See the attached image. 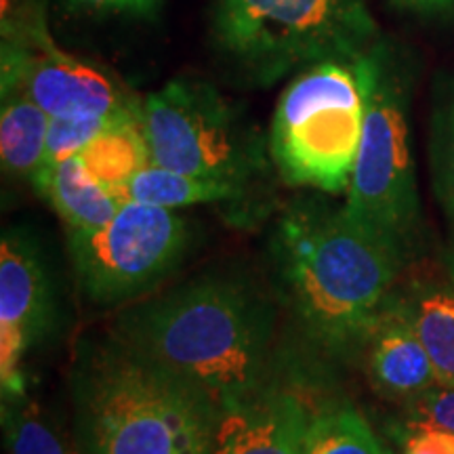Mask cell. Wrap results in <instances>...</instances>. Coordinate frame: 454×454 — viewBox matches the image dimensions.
I'll use <instances>...</instances> for the list:
<instances>
[{
    "label": "cell",
    "instance_id": "1",
    "mask_svg": "<svg viewBox=\"0 0 454 454\" xmlns=\"http://www.w3.org/2000/svg\"><path fill=\"white\" fill-rule=\"evenodd\" d=\"M274 320L251 282L207 274L129 305L112 334L223 411L271 385Z\"/></svg>",
    "mask_w": 454,
    "mask_h": 454
},
{
    "label": "cell",
    "instance_id": "2",
    "mask_svg": "<svg viewBox=\"0 0 454 454\" xmlns=\"http://www.w3.org/2000/svg\"><path fill=\"white\" fill-rule=\"evenodd\" d=\"M284 294L308 337L345 356L368 343L404 261L320 200L293 202L271 238Z\"/></svg>",
    "mask_w": 454,
    "mask_h": 454
},
{
    "label": "cell",
    "instance_id": "3",
    "mask_svg": "<svg viewBox=\"0 0 454 454\" xmlns=\"http://www.w3.org/2000/svg\"><path fill=\"white\" fill-rule=\"evenodd\" d=\"M70 394L78 454H213L221 408L110 333L82 340Z\"/></svg>",
    "mask_w": 454,
    "mask_h": 454
},
{
    "label": "cell",
    "instance_id": "4",
    "mask_svg": "<svg viewBox=\"0 0 454 454\" xmlns=\"http://www.w3.org/2000/svg\"><path fill=\"white\" fill-rule=\"evenodd\" d=\"M357 61L364 82V129L343 208L354 223L406 261L421 223L411 144L412 66L383 38Z\"/></svg>",
    "mask_w": 454,
    "mask_h": 454
},
{
    "label": "cell",
    "instance_id": "5",
    "mask_svg": "<svg viewBox=\"0 0 454 454\" xmlns=\"http://www.w3.org/2000/svg\"><path fill=\"white\" fill-rule=\"evenodd\" d=\"M221 57L259 84L326 59H354L379 41L364 0H215Z\"/></svg>",
    "mask_w": 454,
    "mask_h": 454
},
{
    "label": "cell",
    "instance_id": "6",
    "mask_svg": "<svg viewBox=\"0 0 454 454\" xmlns=\"http://www.w3.org/2000/svg\"><path fill=\"white\" fill-rule=\"evenodd\" d=\"M357 59L320 61L282 90L268 152L288 185L348 194L366 110Z\"/></svg>",
    "mask_w": 454,
    "mask_h": 454
},
{
    "label": "cell",
    "instance_id": "7",
    "mask_svg": "<svg viewBox=\"0 0 454 454\" xmlns=\"http://www.w3.org/2000/svg\"><path fill=\"white\" fill-rule=\"evenodd\" d=\"M152 162L247 187L268 167L263 139L211 82L173 78L144 99Z\"/></svg>",
    "mask_w": 454,
    "mask_h": 454
},
{
    "label": "cell",
    "instance_id": "8",
    "mask_svg": "<svg viewBox=\"0 0 454 454\" xmlns=\"http://www.w3.org/2000/svg\"><path fill=\"white\" fill-rule=\"evenodd\" d=\"M190 244L173 208L127 200L104 227L67 231L78 288L95 305H122L160 286Z\"/></svg>",
    "mask_w": 454,
    "mask_h": 454
},
{
    "label": "cell",
    "instance_id": "9",
    "mask_svg": "<svg viewBox=\"0 0 454 454\" xmlns=\"http://www.w3.org/2000/svg\"><path fill=\"white\" fill-rule=\"evenodd\" d=\"M0 84V95L21 90L51 118L116 116L144 106L104 67L57 47L44 17L38 24L3 34Z\"/></svg>",
    "mask_w": 454,
    "mask_h": 454
},
{
    "label": "cell",
    "instance_id": "10",
    "mask_svg": "<svg viewBox=\"0 0 454 454\" xmlns=\"http://www.w3.org/2000/svg\"><path fill=\"white\" fill-rule=\"evenodd\" d=\"M55 291L47 261L30 231L11 227L0 242V385L3 397L24 395V360L53 333Z\"/></svg>",
    "mask_w": 454,
    "mask_h": 454
},
{
    "label": "cell",
    "instance_id": "11",
    "mask_svg": "<svg viewBox=\"0 0 454 454\" xmlns=\"http://www.w3.org/2000/svg\"><path fill=\"white\" fill-rule=\"evenodd\" d=\"M314 414L274 383L221 412L213 454H303Z\"/></svg>",
    "mask_w": 454,
    "mask_h": 454
},
{
    "label": "cell",
    "instance_id": "12",
    "mask_svg": "<svg viewBox=\"0 0 454 454\" xmlns=\"http://www.w3.org/2000/svg\"><path fill=\"white\" fill-rule=\"evenodd\" d=\"M368 377L377 394L411 400L434 385V362L400 308L383 311L368 337Z\"/></svg>",
    "mask_w": 454,
    "mask_h": 454
},
{
    "label": "cell",
    "instance_id": "13",
    "mask_svg": "<svg viewBox=\"0 0 454 454\" xmlns=\"http://www.w3.org/2000/svg\"><path fill=\"white\" fill-rule=\"evenodd\" d=\"M32 185L55 208L67 231L104 227L116 217L122 204L90 173L81 156L38 170Z\"/></svg>",
    "mask_w": 454,
    "mask_h": 454
},
{
    "label": "cell",
    "instance_id": "14",
    "mask_svg": "<svg viewBox=\"0 0 454 454\" xmlns=\"http://www.w3.org/2000/svg\"><path fill=\"white\" fill-rule=\"evenodd\" d=\"M51 116L21 90L3 95L0 106V160L13 179H32L43 167Z\"/></svg>",
    "mask_w": 454,
    "mask_h": 454
},
{
    "label": "cell",
    "instance_id": "15",
    "mask_svg": "<svg viewBox=\"0 0 454 454\" xmlns=\"http://www.w3.org/2000/svg\"><path fill=\"white\" fill-rule=\"evenodd\" d=\"M81 158L90 173L122 202L124 185L152 162L144 130V110L107 127L84 147Z\"/></svg>",
    "mask_w": 454,
    "mask_h": 454
},
{
    "label": "cell",
    "instance_id": "16",
    "mask_svg": "<svg viewBox=\"0 0 454 454\" xmlns=\"http://www.w3.org/2000/svg\"><path fill=\"white\" fill-rule=\"evenodd\" d=\"M244 192L247 187L230 184V181L196 177V175L179 173V170L150 162L124 185L122 202L135 200L175 211V208L192 207V204L236 200Z\"/></svg>",
    "mask_w": 454,
    "mask_h": 454
},
{
    "label": "cell",
    "instance_id": "17",
    "mask_svg": "<svg viewBox=\"0 0 454 454\" xmlns=\"http://www.w3.org/2000/svg\"><path fill=\"white\" fill-rule=\"evenodd\" d=\"M429 167L435 200L446 225L444 261L454 282V76L435 90L429 124Z\"/></svg>",
    "mask_w": 454,
    "mask_h": 454
},
{
    "label": "cell",
    "instance_id": "18",
    "mask_svg": "<svg viewBox=\"0 0 454 454\" xmlns=\"http://www.w3.org/2000/svg\"><path fill=\"white\" fill-rule=\"evenodd\" d=\"M400 309L427 349L438 385L454 387V293H423Z\"/></svg>",
    "mask_w": 454,
    "mask_h": 454
},
{
    "label": "cell",
    "instance_id": "19",
    "mask_svg": "<svg viewBox=\"0 0 454 454\" xmlns=\"http://www.w3.org/2000/svg\"><path fill=\"white\" fill-rule=\"evenodd\" d=\"M303 454H391L356 408L339 406L311 419Z\"/></svg>",
    "mask_w": 454,
    "mask_h": 454
},
{
    "label": "cell",
    "instance_id": "20",
    "mask_svg": "<svg viewBox=\"0 0 454 454\" xmlns=\"http://www.w3.org/2000/svg\"><path fill=\"white\" fill-rule=\"evenodd\" d=\"M4 454H70L27 395L3 397Z\"/></svg>",
    "mask_w": 454,
    "mask_h": 454
},
{
    "label": "cell",
    "instance_id": "21",
    "mask_svg": "<svg viewBox=\"0 0 454 454\" xmlns=\"http://www.w3.org/2000/svg\"><path fill=\"white\" fill-rule=\"evenodd\" d=\"M144 110V106L137 110L116 114V116H93V114H81V116H57L51 118L49 137H47V150H44L43 168L53 167V164L67 160V158L81 156L82 150L90 141L104 133L107 127L118 122L124 116L137 114Z\"/></svg>",
    "mask_w": 454,
    "mask_h": 454
},
{
    "label": "cell",
    "instance_id": "22",
    "mask_svg": "<svg viewBox=\"0 0 454 454\" xmlns=\"http://www.w3.org/2000/svg\"><path fill=\"white\" fill-rule=\"evenodd\" d=\"M408 423L434 425L454 434V387L434 385L423 394L406 400Z\"/></svg>",
    "mask_w": 454,
    "mask_h": 454
},
{
    "label": "cell",
    "instance_id": "23",
    "mask_svg": "<svg viewBox=\"0 0 454 454\" xmlns=\"http://www.w3.org/2000/svg\"><path fill=\"white\" fill-rule=\"evenodd\" d=\"M61 4L84 15H150L160 0H61Z\"/></svg>",
    "mask_w": 454,
    "mask_h": 454
},
{
    "label": "cell",
    "instance_id": "24",
    "mask_svg": "<svg viewBox=\"0 0 454 454\" xmlns=\"http://www.w3.org/2000/svg\"><path fill=\"white\" fill-rule=\"evenodd\" d=\"M408 429L404 454H454L452 431L419 423H408Z\"/></svg>",
    "mask_w": 454,
    "mask_h": 454
},
{
    "label": "cell",
    "instance_id": "25",
    "mask_svg": "<svg viewBox=\"0 0 454 454\" xmlns=\"http://www.w3.org/2000/svg\"><path fill=\"white\" fill-rule=\"evenodd\" d=\"M394 3L419 13H446L454 9V0H394Z\"/></svg>",
    "mask_w": 454,
    "mask_h": 454
}]
</instances>
